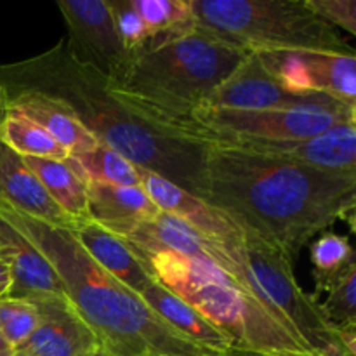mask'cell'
<instances>
[{"mask_svg":"<svg viewBox=\"0 0 356 356\" xmlns=\"http://www.w3.org/2000/svg\"><path fill=\"white\" fill-rule=\"evenodd\" d=\"M198 197L292 259L337 219L355 222L356 172L205 146Z\"/></svg>","mask_w":356,"mask_h":356,"instance_id":"6da1fadb","label":"cell"},{"mask_svg":"<svg viewBox=\"0 0 356 356\" xmlns=\"http://www.w3.org/2000/svg\"><path fill=\"white\" fill-rule=\"evenodd\" d=\"M0 87L61 101L97 141L198 197L205 146L170 139L138 120L111 94L108 80L70 52L65 38L42 54L0 66Z\"/></svg>","mask_w":356,"mask_h":356,"instance_id":"7a4b0ae2","label":"cell"},{"mask_svg":"<svg viewBox=\"0 0 356 356\" xmlns=\"http://www.w3.org/2000/svg\"><path fill=\"white\" fill-rule=\"evenodd\" d=\"M58 271L66 296L108 356H238L198 346L167 325L138 294L97 266L68 229L0 207Z\"/></svg>","mask_w":356,"mask_h":356,"instance_id":"3957f363","label":"cell"},{"mask_svg":"<svg viewBox=\"0 0 356 356\" xmlns=\"http://www.w3.org/2000/svg\"><path fill=\"white\" fill-rule=\"evenodd\" d=\"M155 280L193 306L243 355L312 353L298 334L249 289L209 261L159 252L145 257Z\"/></svg>","mask_w":356,"mask_h":356,"instance_id":"277c9868","label":"cell"},{"mask_svg":"<svg viewBox=\"0 0 356 356\" xmlns=\"http://www.w3.org/2000/svg\"><path fill=\"white\" fill-rule=\"evenodd\" d=\"M247 56L249 52L195 26L184 33L152 38L132 54L124 79L108 82V87L111 92L169 113L193 115Z\"/></svg>","mask_w":356,"mask_h":356,"instance_id":"5b68a950","label":"cell"},{"mask_svg":"<svg viewBox=\"0 0 356 356\" xmlns=\"http://www.w3.org/2000/svg\"><path fill=\"white\" fill-rule=\"evenodd\" d=\"M195 26L249 54L315 51L355 54L306 0H190Z\"/></svg>","mask_w":356,"mask_h":356,"instance_id":"8992f818","label":"cell"},{"mask_svg":"<svg viewBox=\"0 0 356 356\" xmlns=\"http://www.w3.org/2000/svg\"><path fill=\"white\" fill-rule=\"evenodd\" d=\"M225 252L229 275L280 316L312 353L351 356L337 329L323 316L318 299L299 287L294 259L287 252L245 232L240 240L226 243Z\"/></svg>","mask_w":356,"mask_h":356,"instance_id":"52a82bcc","label":"cell"},{"mask_svg":"<svg viewBox=\"0 0 356 356\" xmlns=\"http://www.w3.org/2000/svg\"><path fill=\"white\" fill-rule=\"evenodd\" d=\"M200 110L264 111V110H325L356 115V108L318 94H294L280 86L256 54L228 76Z\"/></svg>","mask_w":356,"mask_h":356,"instance_id":"ba28073f","label":"cell"},{"mask_svg":"<svg viewBox=\"0 0 356 356\" xmlns=\"http://www.w3.org/2000/svg\"><path fill=\"white\" fill-rule=\"evenodd\" d=\"M58 7L68 30L70 52L110 83L120 82L132 54L118 38L106 0H59Z\"/></svg>","mask_w":356,"mask_h":356,"instance_id":"9c48e42d","label":"cell"},{"mask_svg":"<svg viewBox=\"0 0 356 356\" xmlns=\"http://www.w3.org/2000/svg\"><path fill=\"white\" fill-rule=\"evenodd\" d=\"M256 56L289 92L329 96L356 108V52L289 51Z\"/></svg>","mask_w":356,"mask_h":356,"instance_id":"30bf717a","label":"cell"},{"mask_svg":"<svg viewBox=\"0 0 356 356\" xmlns=\"http://www.w3.org/2000/svg\"><path fill=\"white\" fill-rule=\"evenodd\" d=\"M209 146H228L334 172H356V122H344L308 139H219Z\"/></svg>","mask_w":356,"mask_h":356,"instance_id":"8fae6325","label":"cell"},{"mask_svg":"<svg viewBox=\"0 0 356 356\" xmlns=\"http://www.w3.org/2000/svg\"><path fill=\"white\" fill-rule=\"evenodd\" d=\"M0 256L9 264L10 271L7 298L38 301L52 296H66L65 285L51 261L3 209H0Z\"/></svg>","mask_w":356,"mask_h":356,"instance_id":"7c38bea8","label":"cell"},{"mask_svg":"<svg viewBox=\"0 0 356 356\" xmlns=\"http://www.w3.org/2000/svg\"><path fill=\"white\" fill-rule=\"evenodd\" d=\"M33 302L40 322L21 351L28 356H87L99 350V341L68 296H52Z\"/></svg>","mask_w":356,"mask_h":356,"instance_id":"4fadbf2b","label":"cell"},{"mask_svg":"<svg viewBox=\"0 0 356 356\" xmlns=\"http://www.w3.org/2000/svg\"><path fill=\"white\" fill-rule=\"evenodd\" d=\"M141 259L159 252H170L184 259L209 261L228 273L225 245L207 240L190 225L160 211L152 221H146L124 236Z\"/></svg>","mask_w":356,"mask_h":356,"instance_id":"5bb4252c","label":"cell"},{"mask_svg":"<svg viewBox=\"0 0 356 356\" xmlns=\"http://www.w3.org/2000/svg\"><path fill=\"white\" fill-rule=\"evenodd\" d=\"M139 174H141L143 191L162 212L181 219L197 229L202 236L222 245L242 238L243 232L240 226L200 197L191 195L190 191L176 186L155 172L139 169Z\"/></svg>","mask_w":356,"mask_h":356,"instance_id":"9a60e30c","label":"cell"},{"mask_svg":"<svg viewBox=\"0 0 356 356\" xmlns=\"http://www.w3.org/2000/svg\"><path fill=\"white\" fill-rule=\"evenodd\" d=\"M0 193L6 207L16 214L68 232L76 226V222L52 200L23 159L7 148H3L0 162Z\"/></svg>","mask_w":356,"mask_h":356,"instance_id":"2e32d148","label":"cell"},{"mask_svg":"<svg viewBox=\"0 0 356 356\" xmlns=\"http://www.w3.org/2000/svg\"><path fill=\"white\" fill-rule=\"evenodd\" d=\"M3 94L9 110L17 111L40 125L72 159L90 152L99 143L61 101L30 89L3 90Z\"/></svg>","mask_w":356,"mask_h":356,"instance_id":"e0dca14e","label":"cell"},{"mask_svg":"<svg viewBox=\"0 0 356 356\" xmlns=\"http://www.w3.org/2000/svg\"><path fill=\"white\" fill-rule=\"evenodd\" d=\"M83 252L134 294L141 296L155 280L148 264L120 236L94 221H82L70 232Z\"/></svg>","mask_w":356,"mask_h":356,"instance_id":"ac0fdd59","label":"cell"},{"mask_svg":"<svg viewBox=\"0 0 356 356\" xmlns=\"http://www.w3.org/2000/svg\"><path fill=\"white\" fill-rule=\"evenodd\" d=\"M87 211L90 221L124 238L139 225L152 221L160 209L141 186H113L87 181Z\"/></svg>","mask_w":356,"mask_h":356,"instance_id":"d6986e66","label":"cell"},{"mask_svg":"<svg viewBox=\"0 0 356 356\" xmlns=\"http://www.w3.org/2000/svg\"><path fill=\"white\" fill-rule=\"evenodd\" d=\"M139 298L174 330L181 336L188 337L197 343L198 346L209 351L221 355H233V344L221 330L212 325L202 313H198L193 306L184 302L172 292L167 291L162 284L153 280Z\"/></svg>","mask_w":356,"mask_h":356,"instance_id":"ffe728a7","label":"cell"},{"mask_svg":"<svg viewBox=\"0 0 356 356\" xmlns=\"http://www.w3.org/2000/svg\"><path fill=\"white\" fill-rule=\"evenodd\" d=\"M23 162L38 177L65 214H68L76 225L89 221L87 177L75 159L68 156L66 160H45L24 156Z\"/></svg>","mask_w":356,"mask_h":356,"instance_id":"44dd1931","label":"cell"},{"mask_svg":"<svg viewBox=\"0 0 356 356\" xmlns=\"http://www.w3.org/2000/svg\"><path fill=\"white\" fill-rule=\"evenodd\" d=\"M0 143L19 156H33L45 160H66L68 153L58 145L40 125L24 115L7 108L0 120Z\"/></svg>","mask_w":356,"mask_h":356,"instance_id":"7402d4cb","label":"cell"},{"mask_svg":"<svg viewBox=\"0 0 356 356\" xmlns=\"http://www.w3.org/2000/svg\"><path fill=\"white\" fill-rule=\"evenodd\" d=\"M75 160L87 181L113 186H141V167L134 165L131 160L103 143H97L90 152L76 156Z\"/></svg>","mask_w":356,"mask_h":356,"instance_id":"603a6c76","label":"cell"},{"mask_svg":"<svg viewBox=\"0 0 356 356\" xmlns=\"http://www.w3.org/2000/svg\"><path fill=\"white\" fill-rule=\"evenodd\" d=\"M313 277L316 284V298L325 292L351 264L356 263L355 250L346 236L337 233H323L312 243L309 250Z\"/></svg>","mask_w":356,"mask_h":356,"instance_id":"cb8c5ba5","label":"cell"},{"mask_svg":"<svg viewBox=\"0 0 356 356\" xmlns=\"http://www.w3.org/2000/svg\"><path fill=\"white\" fill-rule=\"evenodd\" d=\"M149 37L177 35L195 28L190 0H132Z\"/></svg>","mask_w":356,"mask_h":356,"instance_id":"d4e9b609","label":"cell"},{"mask_svg":"<svg viewBox=\"0 0 356 356\" xmlns=\"http://www.w3.org/2000/svg\"><path fill=\"white\" fill-rule=\"evenodd\" d=\"M38 322L40 313L33 301L0 299V334L9 351L23 348L38 327Z\"/></svg>","mask_w":356,"mask_h":356,"instance_id":"484cf974","label":"cell"},{"mask_svg":"<svg viewBox=\"0 0 356 356\" xmlns=\"http://www.w3.org/2000/svg\"><path fill=\"white\" fill-rule=\"evenodd\" d=\"M356 263L351 264L325 292L329 298L320 302L327 322L337 330H356Z\"/></svg>","mask_w":356,"mask_h":356,"instance_id":"4316f807","label":"cell"},{"mask_svg":"<svg viewBox=\"0 0 356 356\" xmlns=\"http://www.w3.org/2000/svg\"><path fill=\"white\" fill-rule=\"evenodd\" d=\"M108 7L111 10L115 30H117L118 38L127 52L141 51L152 40L141 16L132 6V0H106Z\"/></svg>","mask_w":356,"mask_h":356,"instance_id":"83f0119b","label":"cell"},{"mask_svg":"<svg viewBox=\"0 0 356 356\" xmlns=\"http://www.w3.org/2000/svg\"><path fill=\"white\" fill-rule=\"evenodd\" d=\"M306 6L330 26H339L350 35H356L355 0H306Z\"/></svg>","mask_w":356,"mask_h":356,"instance_id":"f1b7e54d","label":"cell"},{"mask_svg":"<svg viewBox=\"0 0 356 356\" xmlns=\"http://www.w3.org/2000/svg\"><path fill=\"white\" fill-rule=\"evenodd\" d=\"M10 289V271L9 264L0 256V299H6Z\"/></svg>","mask_w":356,"mask_h":356,"instance_id":"f546056e","label":"cell"},{"mask_svg":"<svg viewBox=\"0 0 356 356\" xmlns=\"http://www.w3.org/2000/svg\"><path fill=\"white\" fill-rule=\"evenodd\" d=\"M3 113H6V94H3V90L0 89V120H2ZM2 153H3V145L0 143V162H2ZM0 207H6V204H3L2 200V193H0Z\"/></svg>","mask_w":356,"mask_h":356,"instance_id":"4dcf8cb0","label":"cell"},{"mask_svg":"<svg viewBox=\"0 0 356 356\" xmlns=\"http://www.w3.org/2000/svg\"><path fill=\"white\" fill-rule=\"evenodd\" d=\"M247 356H325L318 353H299V355H247Z\"/></svg>","mask_w":356,"mask_h":356,"instance_id":"1f68e13d","label":"cell"},{"mask_svg":"<svg viewBox=\"0 0 356 356\" xmlns=\"http://www.w3.org/2000/svg\"><path fill=\"white\" fill-rule=\"evenodd\" d=\"M0 353H9V348H7L6 343H3L2 334H0Z\"/></svg>","mask_w":356,"mask_h":356,"instance_id":"d6a6232c","label":"cell"},{"mask_svg":"<svg viewBox=\"0 0 356 356\" xmlns=\"http://www.w3.org/2000/svg\"><path fill=\"white\" fill-rule=\"evenodd\" d=\"M87 356H108V355H106V353H104V351H103V350H101V348H99V350L92 351V353H90V355H87Z\"/></svg>","mask_w":356,"mask_h":356,"instance_id":"836d02e7","label":"cell"},{"mask_svg":"<svg viewBox=\"0 0 356 356\" xmlns=\"http://www.w3.org/2000/svg\"><path fill=\"white\" fill-rule=\"evenodd\" d=\"M9 356H28V355L24 353V351H21V350H16V351H10Z\"/></svg>","mask_w":356,"mask_h":356,"instance_id":"e575fe53","label":"cell"},{"mask_svg":"<svg viewBox=\"0 0 356 356\" xmlns=\"http://www.w3.org/2000/svg\"><path fill=\"white\" fill-rule=\"evenodd\" d=\"M9 353H10V351H9ZM9 353H0V356H9Z\"/></svg>","mask_w":356,"mask_h":356,"instance_id":"d590c367","label":"cell"},{"mask_svg":"<svg viewBox=\"0 0 356 356\" xmlns=\"http://www.w3.org/2000/svg\"><path fill=\"white\" fill-rule=\"evenodd\" d=\"M238 356H247V355H243V353H240V355H238Z\"/></svg>","mask_w":356,"mask_h":356,"instance_id":"8d00e7d4","label":"cell"}]
</instances>
